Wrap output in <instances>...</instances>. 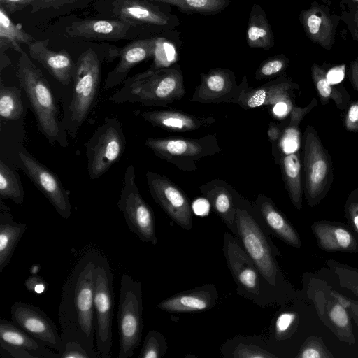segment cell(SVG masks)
Returning <instances> with one entry per match:
<instances>
[{
    "label": "cell",
    "instance_id": "cell-46",
    "mask_svg": "<svg viewBox=\"0 0 358 358\" xmlns=\"http://www.w3.org/2000/svg\"><path fill=\"white\" fill-rule=\"evenodd\" d=\"M345 216L358 234V188L352 190L348 196L345 204Z\"/></svg>",
    "mask_w": 358,
    "mask_h": 358
},
{
    "label": "cell",
    "instance_id": "cell-56",
    "mask_svg": "<svg viewBox=\"0 0 358 358\" xmlns=\"http://www.w3.org/2000/svg\"><path fill=\"white\" fill-rule=\"evenodd\" d=\"M348 308H349L353 313V316L355 318V320L358 325V303L350 300V304Z\"/></svg>",
    "mask_w": 358,
    "mask_h": 358
},
{
    "label": "cell",
    "instance_id": "cell-30",
    "mask_svg": "<svg viewBox=\"0 0 358 358\" xmlns=\"http://www.w3.org/2000/svg\"><path fill=\"white\" fill-rule=\"evenodd\" d=\"M225 358H278L267 347L263 336H237L227 340L220 348Z\"/></svg>",
    "mask_w": 358,
    "mask_h": 358
},
{
    "label": "cell",
    "instance_id": "cell-3",
    "mask_svg": "<svg viewBox=\"0 0 358 358\" xmlns=\"http://www.w3.org/2000/svg\"><path fill=\"white\" fill-rule=\"evenodd\" d=\"M186 90L181 68L152 66L126 78L108 101L115 103H137L145 106H166L182 99Z\"/></svg>",
    "mask_w": 358,
    "mask_h": 358
},
{
    "label": "cell",
    "instance_id": "cell-37",
    "mask_svg": "<svg viewBox=\"0 0 358 358\" xmlns=\"http://www.w3.org/2000/svg\"><path fill=\"white\" fill-rule=\"evenodd\" d=\"M24 111L20 90L15 86H6L0 81V117L5 120H17Z\"/></svg>",
    "mask_w": 358,
    "mask_h": 358
},
{
    "label": "cell",
    "instance_id": "cell-57",
    "mask_svg": "<svg viewBox=\"0 0 358 358\" xmlns=\"http://www.w3.org/2000/svg\"><path fill=\"white\" fill-rule=\"evenodd\" d=\"M39 270H40V265L39 264H34L31 268V274H37V273L38 272Z\"/></svg>",
    "mask_w": 358,
    "mask_h": 358
},
{
    "label": "cell",
    "instance_id": "cell-58",
    "mask_svg": "<svg viewBox=\"0 0 358 358\" xmlns=\"http://www.w3.org/2000/svg\"><path fill=\"white\" fill-rule=\"evenodd\" d=\"M347 1L358 3V0H347Z\"/></svg>",
    "mask_w": 358,
    "mask_h": 358
},
{
    "label": "cell",
    "instance_id": "cell-13",
    "mask_svg": "<svg viewBox=\"0 0 358 358\" xmlns=\"http://www.w3.org/2000/svg\"><path fill=\"white\" fill-rule=\"evenodd\" d=\"M145 177L149 192L155 201L178 225L191 230L193 210L185 192L164 175L148 171Z\"/></svg>",
    "mask_w": 358,
    "mask_h": 358
},
{
    "label": "cell",
    "instance_id": "cell-1",
    "mask_svg": "<svg viewBox=\"0 0 358 358\" xmlns=\"http://www.w3.org/2000/svg\"><path fill=\"white\" fill-rule=\"evenodd\" d=\"M98 252L90 251L78 259L64 282L58 312L62 343L78 341L93 358H99L94 308Z\"/></svg>",
    "mask_w": 358,
    "mask_h": 358
},
{
    "label": "cell",
    "instance_id": "cell-9",
    "mask_svg": "<svg viewBox=\"0 0 358 358\" xmlns=\"http://www.w3.org/2000/svg\"><path fill=\"white\" fill-rule=\"evenodd\" d=\"M118 358H130L140 345L143 331L141 283L128 273L122 275L117 313Z\"/></svg>",
    "mask_w": 358,
    "mask_h": 358
},
{
    "label": "cell",
    "instance_id": "cell-19",
    "mask_svg": "<svg viewBox=\"0 0 358 358\" xmlns=\"http://www.w3.org/2000/svg\"><path fill=\"white\" fill-rule=\"evenodd\" d=\"M243 78V89L237 103V105L243 109L281 103L293 106L294 91L299 89L297 83L282 75L274 80L255 88L249 87L246 76Z\"/></svg>",
    "mask_w": 358,
    "mask_h": 358
},
{
    "label": "cell",
    "instance_id": "cell-7",
    "mask_svg": "<svg viewBox=\"0 0 358 358\" xmlns=\"http://www.w3.org/2000/svg\"><path fill=\"white\" fill-rule=\"evenodd\" d=\"M101 64L92 48L82 52L73 73V95L68 108L66 128L72 136L85 122L96 98L101 77Z\"/></svg>",
    "mask_w": 358,
    "mask_h": 358
},
{
    "label": "cell",
    "instance_id": "cell-36",
    "mask_svg": "<svg viewBox=\"0 0 358 358\" xmlns=\"http://www.w3.org/2000/svg\"><path fill=\"white\" fill-rule=\"evenodd\" d=\"M24 192L17 171L2 159L0 160V198L1 200L11 199L15 203L21 205Z\"/></svg>",
    "mask_w": 358,
    "mask_h": 358
},
{
    "label": "cell",
    "instance_id": "cell-28",
    "mask_svg": "<svg viewBox=\"0 0 358 358\" xmlns=\"http://www.w3.org/2000/svg\"><path fill=\"white\" fill-rule=\"evenodd\" d=\"M27 224L14 221L10 209L1 200L0 205V272L9 264L17 243L24 235Z\"/></svg>",
    "mask_w": 358,
    "mask_h": 358
},
{
    "label": "cell",
    "instance_id": "cell-29",
    "mask_svg": "<svg viewBox=\"0 0 358 358\" xmlns=\"http://www.w3.org/2000/svg\"><path fill=\"white\" fill-rule=\"evenodd\" d=\"M0 341L24 349L34 358H59L45 344L34 338L16 325L12 320H0Z\"/></svg>",
    "mask_w": 358,
    "mask_h": 358
},
{
    "label": "cell",
    "instance_id": "cell-14",
    "mask_svg": "<svg viewBox=\"0 0 358 358\" xmlns=\"http://www.w3.org/2000/svg\"><path fill=\"white\" fill-rule=\"evenodd\" d=\"M21 167L37 189L46 197L58 214L67 219L72 206L69 194L55 173L24 150L18 152Z\"/></svg>",
    "mask_w": 358,
    "mask_h": 358
},
{
    "label": "cell",
    "instance_id": "cell-51",
    "mask_svg": "<svg viewBox=\"0 0 358 358\" xmlns=\"http://www.w3.org/2000/svg\"><path fill=\"white\" fill-rule=\"evenodd\" d=\"M25 287L29 292L42 294L48 289L45 280L38 274H32L25 281Z\"/></svg>",
    "mask_w": 358,
    "mask_h": 358
},
{
    "label": "cell",
    "instance_id": "cell-49",
    "mask_svg": "<svg viewBox=\"0 0 358 358\" xmlns=\"http://www.w3.org/2000/svg\"><path fill=\"white\" fill-rule=\"evenodd\" d=\"M78 0H35L31 4V12L36 13L44 9H59L62 7L73 5Z\"/></svg>",
    "mask_w": 358,
    "mask_h": 358
},
{
    "label": "cell",
    "instance_id": "cell-44",
    "mask_svg": "<svg viewBox=\"0 0 358 358\" xmlns=\"http://www.w3.org/2000/svg\"><path fill=\"white\" fill-rule=\"evenodd\" d=\"M299 146V128L287 125L280 138L277 143V150H281V153H291L296 152Z\"/></svg>",
    "mask_w": 358,
    "mask_h": 358
},
{
    "label": "cell",
    "instance_id": "cell-4",
    "mask_svg": "<svg viewBox=\"0 0 358 358\" xmlns=\"http://www.w3.org/2000/svg\"><path fill=\"white\" fill-rule=\"evenodd\" d=\"M20 55L17 76L20 85L29 99L38 129L51 145L58 143L66 148L68 141L59 122V110L51 87L27 53L23 52Z\"/></svg>",
    "mask_w": 358,
    "mask_h": 358
},
{
    "label": "cell",
    "instance_id": "cell-11",
    "mask_svg": "<svg viewBox=\"0 0 358 358\" xmlns=\"http://www.w3.org/2000/svg\"><path fill=\"white\" fill-rule=\"evenodd\" d=\"M89 177L102 176L123 155L126 138L120 120L115 116L106 117L86 142Z\"/></svg>",
    "mask_w": 358,
    "mask_h": 358
},
{
    "label": "cell",
    "instance_id": "cell-55",
    "mask_svg": "<svg viewBox=\"0 0 358 358\" xmlns=\"http://www.w3.org/2000/svg\"><path fill=\"white\" fill-rule=\"evenodd\" d=\"M282 134L280 127L275 124L271 123L268 129V136L273 144L275 143Z\"/></svg>",
    "mask_w": 358,
    "mask_h": 358
},
{
    "label": "cell",
    "instance_id": "cell-8",
    "mask_svg": "<svg viewBox=\"0 0 358 358\" xmlns=\"http://www.w3.org/2000/svg\"><path fill=\"white\" fill-rule=\"evenodd\" d=\"M145 145L157 157L186 172L196 171L198 169L196 162L222 151L216 134H208L198 138L180 136L148 138Z\"/></svg>",
    "mask_w": 358,
    "mask_h": 358
},
{
    "label": "cell",
    "instance_id": "cell-42",
    "mask_svg": "<svg viewBox=\"0 0 358 358\" xmlns=\"http://www.w3.org/2000/svg\"><path fill=\"white\" fill-rule=\"evenodd\" d=\"M333 355L327 351L322 341L317 337H309L301 346L297 358H328Z\"/></svg>",
    "mask_w": 358,
    "mask_h": 358
},
{
    "label": "cell",
    "instance_id": "cell-10",
    "mask_svg": "<svg viewBox=\"0 0 358 358\" xmlns=\"http://www.w3.org/2000/svg\"><path fill=\"white\" fill-rule=\"evenodd\" d=\"M113 275L107 258L98 252L94 294L95 348L99 358H110L114 311Z\"/></svg>",
    "mask_w": 358,
    "mask_h": 358
},
{
    "label": "cell",
    "instance_id": "cell-18",
    "mask_svg": "<svg viewBox=\"0 0 358 358\" xmlns=\"http://www.w3.org/2000/svg\"><path fill=\"white\" fill-rule=\"evenodd\" d=\"M299 20L311 42L327 51L331 50L336 42L341 16L333 13L327 5L315 0L308 8L301 10Z\"/></svg>",
    "mask_w": 358,
    "mask_h": 358
},
{
    "label": "cell",
    "instance_id": "cell-47",
    "mask_svg": "<svg viewBox=\"0 0 358 358\" xmlns=\"http://www.w3.org/2000/svg\"><path fill=\"white\" fill-rule=\"evenodd\" d=\"M317 106V100L313 98L308 106L305 107L293 106L289 113L288 125L299 128L301 122L315 107Z\"/></svg>",
    "mask_w": 358,
    "mask_h": 358
},
{
    "label": "cell",
    "instance_id": "cell-38",
    "mask_svg": "<svg viewBox=\"0 0 358 358\" xmlns=\"http://www.w3.org/2000/svg\"><path fill=\"white\" fill-rule=\"evenodd\" d=\"M173 5L180 10L199 13H215L222 10L229 0H147Z\"/></svg>",
    "mask_w": 358,
    "mask_h": 358
},
{
    "label": "cell",
    "instance_id": "cell-31",
    "mask_svg": "<svg viewBox=\"0 0 358 358\" xmlns=\"http://www.w3.org/2000/svg\"><path fill=\"white\" fill-rule=\"evenodd\" d=\"M278 163L291 202L297 210H300L302 207L303 194L302 160L300 155L298 151L281 153Z\"/></svg>",
    "mask_w": 358,
    "mask_h": 358
},
{
    "label": "cell",
    "instance_id": "cell-24",
    "mask_svg": "<svg viewBox=\"0 0 358 358\" xmlns=\"http://www.w3.org/2000/svg\"><path fill=\"white\" fill-rule=\"evenodd\" d=\"M157 39H138L120 50V60L106 78L103 90L117 86L127 78L129 72L138 64L155 56Z\"/></svg>",
    "mask_w": 358,
    "mask_h": 358
},
{
    "label": "cell",
    "instance_id": "cell-27",
    "mask_svg": "<svg viewBox=\"0 0 358 358\" xmlns=\"http://www.w3.org/2000/svg\"><path fill=\"white\" fill-rule=\"evenodd\" d=\"M320 248L327 252H358V240L347 226L327 221L312 224Z\"/></svg>",
    "mask_w": 358,
    "mask_h": 358
},
{
    "label": "cell",
    "instance_id": "cell-52",
    "mask_svg": "<svg viewBox=\"0 0 358 358\" xmlns=\"http://www.w3.org/2000/svg\"><path fill=\"white\" fill-rule=\"evenodd\" d=\"M35 0H0V6L3 7L8 14L19 11L27 6H31Z\"/></svg>",
    "mask_w": 358,
    "mask_h": 358
},
{
    "label": "cell",
    "instance_id": "cell-35",
    "mask_svg": "<svg viewBox=\"0 0 358 358\" xmlns=\"http://www.w3.org/2000/svg\"><path fill=\"white\" fill-rule=\"evenodd\" d=\"M346 309L333 296V301H330L324 308V318L327 319L331 328L340 339L352 343L353 334Z\"/></svg>",
    "mask_w": 358,
    "mask_h": 358
},
{
    "label": "cell",
    "instance_id": "cell-50",
    "mask_svg": "<svg viewBox=\"0 0 358 358\" xmlns=\"http://www.w3.org/2000/svg\"><path fill=\"white\" fill-rule=\"evenodd\" d=\"M0 356L10 358H34L27 350L0 341Z\"/></svg>",
    "mask_w": 358,
    "mask_h": 358
},
{
    "label": "cell",
    "instance_id": "cell-21",
    "mask_svg": "<svg viewBox=\"0 0 358 358\" xmlns=\"http://www.w3.org/2000/svg\"><path fill=\"white\" fill-rule=\"evenodd\" d=\"M135 114L153 127L169 132L196 131L215 122L210 115H196L173 108L138 110Z\"/></svg>",
    "mask_w": 358,
    "mask_h": 358
},
{
    "label": "cell",
    "instance_id": "cell-12",
    "mask_svg": "<svg viewBox=\"0 0 358 358\" xmlns=\"http://www.w3.org/2000/svg\"><path fill=\"white\" fill-rule=\"evenodd\" d=\"M117 206L122 213L129 229L140 241L152 245L157 243L154 213L140 193L136 182L135 167L132 164L125 170Z\"/></svg>",
    "mask_w": 358,
    "mask_h": 358
},
{
    "label": "cell",
    "instance_id": "cell-17",
    "mask_svg": "<svg viewBox=\"0 0 358 358\" xmlns=\"http://www.w3.org/2000/svg\"><path fill=\"white\" fill-rule=\"evenodd\" d=\"M12 321L28 334L58 352L63 345L55 322L40 308L17 301L10 308Z\"/></svg>",
    "mask_w": 358,
    "mask_h": 358
},
{
    "label": "cell",
    "instance_id": "cell-43",
    "mask_svg": "<svg viewBox=\"0 0 358 358\" xmlns=\"http://www.w3.org/2000/svg\"><path fill=\"white\" fill-rule=\"evenodd\" d=\"M331 266L337 273L341 286L350 289L358 296V269L330 261Z\"/></svg>",
    "mask_w": 358,
    "mask_h": 358
},
{
    "label": "cell",
    "instance_id": "cell-6",
    "mask_svg": "<svg viewBox=\"0 0 358 358\" xmlns=\"http://www.w3.org/2000/svg\"><path fill=\"white\" fill-rule=\"evenodd\" d=\"M302 143L303 194L308 204L313 207L319 203L331 189L334 179L333 164L331 156L313 126L306 127Z\"/></svg>",
    "mask_w": 358,
    "mask_h": 358
},
{
    "label": "cell",
    "instance_id": "cell-33",
    "mask_svg": "<svg viewBox=\"0 0 358 358\" xmlns=\"http://www.w3.org/2000/svg\"><path fill=\"white\" fill-rule=\"evenodd\" d=\"M310 71L313 83L321 103L327 105L332 100L338 109L345 110L352 101L346 89L331 83L324 69L318 64L313 63Z\"/></svg>",
    "mask_w": 358,
    "mask_h": 358
},
{
    "label": "cell",
    "instance_id": "cell-15",
    "mask_svg": "<svg viewBox=\"0 0 358 358\" xmlns=\"http://www.w3.org/2000/svg\"><path fill=\"white\" fill-rule=\"evenodd\" d=\"M244 86L243 78L237 84L234 73L229 69L215 68L201 74L200 83L190 101L199 103L237 104Z\"/></svg>",
    "mask_w": 358,
    "mask_h": 358
},
{
    "label": "cell",
    "instance_id": "cell-25",
    "mask_svg": "<svg viewBox=\"0 0 358 358\" xmlns=\"http://www.w3.org/2000/svg\"><path fill=\"white\" fill-rule=\"evenodd\" d=\"M50 40H35L29 46L30 57L39 62L49 73L63 85H68L73 76L76 63L64 50L48 48Z\"/></svg>",
    "mask_w": 358,
    "mask_h": 358
},
{
    "label": "cell",
    "instance_id": "cell-5",
    "mask_svg": "<svg viewBox=\"0 0 358 358\" xmlns=\"http://www.w3.org/2000/svg\"><path fill=\"white\" fill-rule=\"evenodd\" d=\"M222 250L240 296L262 308L285 302L263 278L238 238L228 231L223 234Z\"/></svg>",
    "mask_w": 358,
    "mask_h": 358
},
{
    "label": "cell",
    "instance_id": "cell-20",
    "mask_svg": "<svg viewBox=\"0 0 358 358\" xmlns=\"http://www.w3.org/2000/svg\"><path fill=\"white\" fill-rule=\"evenodd\" d=\"M138 26L116 19H86L66 28L68 36L88 41H118L129 38Z\"/></svg>",
    "mask_w": 358,
    "mask_h": 358
},
{
    "label": "cell",
    "instance_id": "cell-22",
    "mask_svg": "<svg viewBox=\"0 0 358 358\" xmlns=\"http://www.w3.org/2000/svg\"><path fill=\"white\" fill-rule=\"evenodd\" d=\"M217 300L216 285L206 284L171 296L159 302L156 308L175 313L201 312L214 308Z\"/></svg>",
    "mask_w": 358,
    "mask_h": 358
},
{
    "label": "cell",
    "instance_id": "cell-39",
    "mask_svg": "<svg viewBox=\"0 0 358 358\" xmlns=\"http://www.w3.org/2000/svg\"><path fill=\"white\" fill-rule=\"evenodd\" d=\"M168 350L166 340L156 330H150L145 337L138 358H161Z\"/></svg>",
    "mask_w": 358,
    "mask_h": 358
},
{
    "label": "cell",
    "instance_id": "cell-32",
    "mask_svg": "<svg viewBox=\"0 0 358 358\" xmlns=\"http://www.w3.org/2000/svg\"><path fill=\"white\" fill-rule=\"evenodd\" d=\"M249 47L268 50L274 45L271 27L262 8L255 3L250 13L246 32Z\"/></svg>",
    "mask_w": 358,
    "mask_h": 358
},
{
    "label": "cell",
    "instance_id": "cell-40",
    "mask_svg": "<svg viewBox=\"0 0 358 358\" xmlns=\"http://www.w3.org/2000/svg\"><path fill=\"white\" fill-rule=\"evenodd\" d=\"M289 64V58L285 55H278L264 60L255 72V78L257 80L272 78L282 76Z\"/></svg>",
    "mask_w": 358,
    "mask_h": 358
},
{
    "label": "cell",
    "instance_id": "cell-45",
    "mask_svg": "<svg viewBox=\"0 0 358 358\" xmlns=\"http://www.w3.org/2000/svg\"><path fill=\"white\" fill-rule=\"evenodd\" d=\"M57 353L59 358H93L81 343L75 341L63 342Z\"/></svg>",
    "mask_w": 358,
    "mask_h": 358
},
{
    "label": "cell",
    "instance_id": "cell-34",
    "mask_svg": "<svg viewBox=\"0 0 358 358\" xmlns=\"http://www.w3.org/2000/svg\"><path fill=\"white\" fill-rule=\"evenodd\" d=\"M35 39L25 31L22 24H15L8 17L6 10L0 6V50L3 55L9 48L22 53L21 45H29Z\"/></svg>",
    "mask_w": 358,
    "mask_h": 358
},
{
    "label": "cell",
    "instance_id": "cell-23",
    "mask_svg": "<svg viewBox=\"0 0 358 358\" xmlns=\"http://www.w3.org/2000/svg\"><path fill=\"white\" fill-rule=\"evenodd\" d=\"M199 191L209 202L213 211L235 236L236 201L240 194L220 179H213L201 185Z\"/></svg>",
    "mask_w": 358,
    "mask_h": 358
},
{
    "label": "cell",
    "instance_id": "cell-16",
    "mask_svg": "<svg viewBox=\"0 0 358 358\" xmlns=\"http://www.w3.org/2000/svg\"><path fill=\"white\" fill-rule=\"evenodd\" d=\"M97 12L107 19L124 20L138 26H166L169 17L147 0H98Z\"/></svg>",
    "mask_w": 358,
    "mask_h": 358
},
{
    "label": "cell",
    "instance_id": "cell-26",
    "mask_svg": "<svg viewBox=\"0 0 358 358\" xmlns=\"http://www.w3.org/2000/svg\"><path fill=\"white\" fill-rule=\"evenodd\" d=\"M252 204L271 234L290 246H301V241L297 231L271 199L258 194Z\"/></svg>",
    "mask_w": 358,
    "mask_h": 358
},
{
    "label": "cell",
    "instance_id": "cell-2",
    "mask_svg": "<svg viewBox=\"0 0 358 358\" xmlns=\"http://www.w3.org/2000/svg\"><path fill=\"white\" fill-rule=\"evenodd\" d=\"M270 233L253 204L239 194L236 207V235L265 281L287 302L292 287L286 281L278 262L280 256Z\"/></svg>",
    "mask_w": 358,
    "mask_h": 358
},
{
    "label": "cell",
    "instance_id": "cell-54",
    "mask_svg": "<svg viewBox=\"0 0 358 358\" xmlns=\"http://www.w3.org/2000/svg\"><path fill=\"white\" fill-rule=\"evenodd\" d=\"M209 206H210V203L206 198L204 200H196L194 204L192 205L193 212L199 215H207L209 210Z\"/></svg>",
    "mask_w": 358,
    "mask_h": 358
},
{
    "label": "cell",
    "instance_id": "cell-48",
    "mask_svg": "<svg viewBox=\"0 0 358 358\" xmlns=\"http://www.w3.org/2000/svg\"><path fill=\"white\" fill-rule=\"evenodd\" d=\"M343 125L350 132H358V101H352L345 109Z\"/></svg>",
    "mask_w": 358,
    "mask_h": 358
},
{
    "label": "cell",
    "instance_id": "cell-53",
    "mask_svg": "<svg viewBox=\"0 0 358 358\" xmlns=\"http://www.w3.org/2000/svg\"><path fill=\"white\" fill-rule=\"evenodd\" d=\"M348 78L352 86L358 92V55L350 64Z\"/></svg>",
    "mask_w": 358,
    "mask_h": 358
},
{
    "label": "cell",
    "instance_id": "cell-41",
    "mask_svg": "<svg viewBox=\"0 0 358 358\" xmlns=\"http://www.w3.org/2000/svg\"><path fill=\"white\" fill-rule=\"evenodd\" d=\"M341 20L346 25L355 41L358 43V3L341 0Z\"/></svg>",
    "mask_w": 358,
    "mask_h": 358
}]
</instances>
